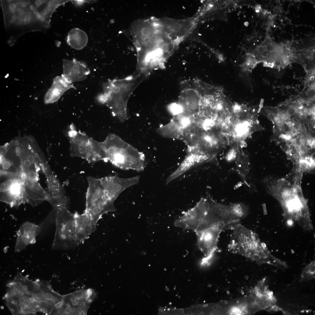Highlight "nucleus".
<instances>
[{"label": "nucleus", "mask_w": 315, "mask_h": 315, "mask_svg": "<svg viewBox=\"0 0 315 315\" xmlns=\"http://www.w3.org/2000/svg\"><path fill=\"white\" fill-rule=\"evenodd\" d=\"M237 158V171L243 180H245L248 172V167L245 157L243 154L238 152Z\"/></svg>", "instance_id": "nucleus-18"}, {"label": "nucleus", "mask_w": 315, "mask_h": 315, "mask_svg": "<svg viewBox=\"0 0 315 315\" xmlns=\"http://www.w3.org/2000/svg\"><path fill=\"white\" fill-rule=\"evenodd\" d=\"M88 36L83 31L78 28H74L69 32L66 41L69 45L77 50L83 48L88 42Z\"/></svg>", "instance_id": "nucleus-15"}, {"label": "nucleus", "mask_w": 315, "mask_h": 315, "mask_svg": "<svg viewBox=\"0 0 315 315\" xmlns=\"http://www.w3.org/2000/svg\"><path fill=\"white\" fill-rule=\"evenodd\" d=\"M281 137L285 139L288 140L290 139V136L288 134L283 135H281Z\"/></svg>", "instance_id": "nucleus-25"}, {"label": "nucleus", "mask_w": 315, "mask_h": 315, "mask_svg": "<svg viewBox=\"0 0 315 315\" xmlns=\"http://www.w3.org/2000/svg\"><path fill=\"white\" fill-rule=\"evenodd\" d=\"M228 227L220 223L195 232L197 239V245L204 255V262L213 258L217 248L219 238L221 232Z\"/></svg>", "instance_id": "nucleus-10"}, {"label": "nucleus", "mask_w": 315, "mask_h": 315, "mask_svg": "<svg viewBox=\"0 0 315 315\" xmlns=\"http://www.w3.org/2000/svg\"><path fill=\"white\" fill-rule=\"evenodd\" d=\"M238 153L237 152L234 150H231L230 151L226 156V159L228 161H232L233 160L236 158L237 157Z\"/></svg>", "instance_id": "nucleus-22"}, {"label": "nucleus", "mask_w": 315, "mask_h": 315, "mask_svg": "<svg viewBox=\"0 0 315 315\" xmlns=\"http://www.w3.org/2000/svg\"><path fill=\"white\" fill-rule=\"evenodd\" d=\"M56 212V208H53L44 220L39 225L28 222L24 223L17 232L15 251L20 252L29 244L34 243L36 237L55 222Z\"/></svg>", "instance_id": "nucleus-9"}, {"label": "nucleus", "mask_w": 315, "mask_h": 315, "mask_svg": "<svg viewBox=\"0 0 315 315\" xmlns=\"http://www.w3.org/2000/svg\"><path fill=\"white\" fill-rule=\"evenodd\" d=\"M162 48L164 51H166L168 50L169 47L167 44H165L162 46Z\"/></svg>", "instance_id": "nucleus-24"}, {"label": "nucleus", "mask_w": 315, "mask_h": 315, "mask_svg": "<svg viewBox=\"0 0 315 315\" xmlns=\"http://www.w3.org/2000/svg\"><path fill=\"white\" fill-rule=\"evenodd\" d=\"M104 151L105 160L123 170H132L137 172L144 170L145 156L131 145L118 136L109 134L104 141L101 142Z\"/></svg>", "instance_id": "nucleus-3"}, {"label": "nucleus", "mask_w": 315, "mask_h": 315, "mask_svg": "<svg viewBox=\"0 0 315 315\" xmlns=\"http://www.w3.org/2000/svg\"><path fill=\"white\" fill-rule=\"evenodd\" d=\"M147 77L137 71L124 78L109 83L105 88L106 95L103 101L110 109L113 115L121 122L127 117L128 100L136 88Z\"/></svg>", "instance_id": "nucleus-4"}, {"label": "nucleus", "mask_w": 315, "mask_h": 315, "mask_svg": "<svg viewBox=\"0 0 315 315\" xmlns=\"http://www.w3.org/2000/svg\"><path fill=\"white\" fill-rule=\"evenodd\" d=\"M56 208V229L52 249L69 250L78 246L74 213L65 206Z\"/></svg>", "instance_id": "nucleus-5"}, {"label": "nucleus", "mask_w": 315, "mask_h": 315, "mask_svg": "<svg viewBox=\"0 0 315 315\" xmlns=\"http://www.w3.org/2000/svg\"><path fill=\"white\" fill-rule=\"evenodd\" d=\"M140 178L139 176L126 178L109 176L100 178V180L105 195L114 202L124 190L131 186L137 184Z\"/></svg>", "instance_id": "nucleus-11"}, {"label": "nucleus", "mask_w": 315, "mask_h": 315, "mask_svg": "<svg viewBox=\"0 0 315 315\" xmlns=\"http://www.w3.org/2000/svg\"><path fill=\"white\" fill-rule=\"evenodd\" d=\"M237 222L229 226L232 230L228 250L257 263L267 264L281 269L287 266L285 262L272 255L261 243L257 235Z\"/></svg>", "instance_id": "nucleus-2"}, {"label": "nucleus", "mask_w": 315, "mask_h": 315, "mask_svg": "<svg viewBox=\"0 0 315 315\" xmlns=\"http://www.w3.org/2000/svg\"><path fill=\"white\" fill-rule=\"evenodd\" d=\"M40 311L49 314H51L55 305L48 301L41 300L39 301Z\"/></svg>", "instance_id": "nucleus-20"}, {"label": "nucleus", "mask_w": 315, "mask_h": 315, "mask_svg": "<svg viewBox=\"0 0 315 315\" xmlns=\"http://www.w3.org/2000/svg\"><path fill=\"white\" fill-rule=\"evenodd\" d=\"M191 116L182 113L176 116L173 120L182 127H187L192 123Z\"/></svg>", "instance_id": "nucleus-19"}, {"label": "nucleus", "mask_w": 315, "mask_h": 315, "mask_svg": "<svg viewBox=\"0 0 315 315\" xmlns=\"http://www.w3.org/2000/svg\"><path fill=\"white\" fill-rule=\"evenodd\" d=\"M168 109L171 113L175 116L180 114L183 112L181 107L178 103L171 104L168 105Z\"/></svg>", "instance_id": "nucleus-21"}, {"label": "nucleus", "mask_w": 315, "mask_h": 315, "mask_svg": "<svg viewBox=\"0 0 315 315\" xmlns=\"http://www.w3.org/2000/svg\"><path fill=\"white\" fill-rule=\"evenodd\" d=\"M1 4L10 46L25 33L46 32L52 13L60 6L57 0H1Z\"/></svg>", "instance_id": "nucleus-1"}, {"label": "nucleus", "mask_w": 315, "mask_h": 315, "mask_svg": "<svg viewBox=\"0 0 315 315\" xmlns=\"http://www.w3.org/2000/svg\"><path fill=\"white\" fill-rule=\"evenodd\" d=\"M36 286L34 298L39 301L44 300L50 302L54 305L63 300V296L54 291L48 282L36 281Z\"/></svg>", "instance_id": "nucleus-13"}, {"label": "nucleus", "mask_w": 315, "mask_h": 315, "mask_svg": "<svg viewBox=\"0 0 315 315\" xmlns=\"http://www.w3.org/2000/svg\"><path fill=\"white\" fill-rule=\"evenodd\" d=\"M274 120L278 124H281L283 122V120L278 115H276L274 117Z\"/></svg>", "instance_id": "nucleus-23"}, {"label": "nucleus", "mask_w": 315, "mask_h": 315, "mask_svg": "<svg viewBox=\"0 0 315 315\" xmlns=\"http://www.w3.org/2000/svg\"><path fill=\"white\" fill-rule=\"evenodd\" d=\"M70 128L68 135L70 138L71 156L85 159L92 165L103 160L101 142L90 138L83 133L77 131L72 125Z\"/></svg>", "instance_id": "nucleus-7"}, {"label": "nucleus", "mask_w": 315, "mask_h": 315, "mask_svg": "<svg viewBox=\"0 0 315 315\" xmlns=\"http://www.w3.org/2000/svg\"><path fill=\"white\" fill-rule=\"evenodd\" d=\"M315 277V262L314 260L302 269L300 275V282H304L312 280Z\"/></svg>", "instance_id": "nucleus-17"}, {"label": "nucleus", "mask_w": 315, "mask_h": 315, "mask_svg": "<svg viewBox=\"0 0 315 315\" xmlns=\"http://www.w3.org/2000/svg\"><path fill=\"white\" fill-rule=\"evenodd\" d=\"M76 224V242L78 246L84 242L94 231L97 224L87 213H74Z\"/></svg>", "instance_id": "nucleus-12"}, {"label": "nucleus", "mask_w": 315, "mask_h": 315, "mask_svg": "<svg viewBox=\"0 0 315 315\" xmlns=\"http://www.w3.org/2000/svg\"><path fill=\"white\" fill-rule=\"evenodd\" d=\"M156 132L163 137L176 138L179 137L182 134V127L172 120L168 124L157 128Z\"/></svg>", "instance_id": "nucleus-16"}, {"label": "nucleus", "mask_w": 315, "mask_h": 315, "mask_svg": "<svg viewBox=\"0 0 315 315\" xmlns=\"http://www.w3.org/2000/svg\"><path fill=\"white\" fill-rule=\"evenodd\" d=\"M211 199L201 198L192 208L182 213L174 222L177 227L192 230L195 232L202 230L208 213Z\"/></svg>", "instance_id": "nucleus-8"}, {"label": "nucleus", "mask_w": 315, "mask_h": 315, "mask_svg": "<svg viewBox=\"0 0 315 315\" xmlns=\"http://www.w3.org/2000/svg\"><path fill=\"white\" fill-rule=\"evenodd\" d=\"M174 26V28L175 31H178L179 29V26L178 24H175Z\"/></svg>", "instance_id": "nucleus-26"}, {"label": "nucleus", "mask_w": 315, "mask_h": 315, "mask_svg": "<svg viewBox=\"0 0 315 315\" xmlns=\"http://www.w3.org/2000/svg\"><path fill=\"white\" fill-rule=\"evenodd\" d=\"M36 285V281H33L18 273L13 282L8 286L20 294L30 298H34V293Z\"/></svg>", "instance_id": "nucleus-14"}, {"label": "nucleus", "mask_w": 315, "mask_h": 315, "mask_svg": "<svg viewBox=\"0 0 315 315\" xmlns=\"http://www.w3.org/2000/svg\"><path fill=\"white\" fill-rule=\"evenodd\" d=\"M88 183L86 196L85 212L91 216L96 223L104 214L115 211L116 209L114 202L105 195L100 178L91 176L87 178Z\"/></svg>", "instance_id": "nucleus-6"}]
</instances>
